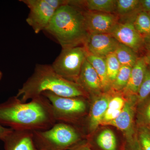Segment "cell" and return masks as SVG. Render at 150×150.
Segmentation results:
<instances>
[{
	"label": "cell",
	"instance_id": "cell-6",
	"mask_svg": "<svg viewBox=\"0 0 150 150\" xmlns=\"http://www.w3.org/2000/svg\"><path fill=\"white\" fill-rule=\"evenodd\" d=\"M87 55V52L83 46L62 48L51 66L60 76L77 83Z\"/></svg>",
	"mask_w": 150,
	"mask_h": 150
},
{
	"label": "cell",
	"instance_id": "cell-11",
	"mask_svg": "<svg viewBox=\"0 0 150 150\" xmlns=\"http://www.w3.org/2000/svg\"><path fill=\"white\" fill-rule=\"evenodd\" d=\"M137 103V96L128 97L123 109L118 117L105 125H110L122 131L126 139L136 135L134 129V118L135 105Z\"/></svg>",
	"mask_w": 150,
	"mask_h": 150
},
{
	"label": "cell",
	"instance_id": "cell-23",
	"mask_svg": "<svg viewBox=\"0 0 150 150\" xmlns=\"http://www.w3.org/2000/svg\"><path fill=\"white\" fill-rule=\"evenodd\" d=\"M132 68L121 66L115 80L111 84V88L117 91H123L129 81Z\"/></svg>",
	"mask_w": 150,
	"mask_h": 150
},
{
	"label": "cell",
	"instance_id": "cell-24",
	"mask_svg": "<svg viewBox=\"0 0 150 150\" xmlns=\"http://www.w3.org/2000/svg\"><path fill=\"white\" fill-rule=\"evenodd\" d=\"M105 60L108 76L112 84V83L115 80L121 66L114 53L108 55L105 57Z\"/></svg>",
	"mask_w": 150,
	"mask_h": 150
},
{
	"label": "cell",
	"instance_id": "cell-10",
	"mask_svg": "<svg viewBox=\"0 0 150 150\" xmlns=\"http://www.w3.org/2000/svg\"><path fill=\"white\" fill-rule=\"evenodd\" d=\"M119 43L110 34L90 33L83 46L88 54L105 58L114 53Z\"/></svg>",
	"mask_w": 150,
	"mask_h": 150
},
{
	"label": "cell",
	"instance_id": "cell-1",
	"mask_svg": "<svg viewBox=\"0 0 150 150\" xmlns=\"http://www.w3.org/2000/svg\"><path fill=\"white\" fill-rule=\"evenodd\" d=\"M56 123L52 105L42 95L28 102L14 96L0 103V125L14 131H44Z\"/></svg>",
	"mask_w": 150,
	"mask_h": 150
},
{
	"label": "cell",
	"instance_id": "cell-31",
	"mask_svg": "<svg viewBox=\"0 0 150 150\" xmlns=\"http://www.w3.org/2000/svg\"><path fill=\"white\" fill-rule=\"evenodd\" d=\"M146 40V45L145 48L146 53L144 56L147 63L148 67L150 68V39Z\"/></svg>",
	"mask_w": 150,
	"mask_h": 150
},
{
	"label": "cell",
	"instance_id": "cell-7",
	"mask_svg": "<svg viewBox=\"0 0 150 150\" xmlns=\"http://www.w3.org/2000/svg\"><path fill=\"white\" fill-rule=\"evenodd\" d=\"M29 9L26 22L36 34L44 31L57 10L49 0H21Z\"/></svg>",
	"mask_w": 150,
	"mask_h": 150
},
{
	"label": "cell",
	"instance_id": "cell-18",
	"mask_svg": "<svg viewBox=\"0 0 150 150\" xmlns=\"http://www.w3.org/2000/svg\"><path fill=\"white\" fill-rule=\"evenodd\" d=\"M140 0H117L115 14L119 18H128L126 21L133 22L137 14L140 12Z\"/></svg>",
	"mask_w": 150,
	"mask_h": 150
},
{
	"label": "cell",
	"instance_id": "cell-9",
	"mask_svg": "<svg viewBox=\"0 0 150 150\" xmlns=\"http://www.w3.org/2000/svg\"><path fill=\"white\" fill-rule=\"evenodd\" d=\"M83 11L86 27L89 34H110L119 22V17L115 13Z\"/></svg>",
	"mask_w": 150,
	"mask_h": 150
},
{
	"label": "cell",
	"instance_id": "cell-29",
	"mask_svg": "<svg viewBox=\"0 0 150 150\" xmlns=\"http://www.w3.org/2000/svg\"><path fill=\"white\" fill-rule=\"evenodd\" d=\"M66 150H93L88 143L80 142Z\"/></svg>",
	"mask_w": 150,
	"mask_h": 150
},
{
	"label": "cell",
	"instance_id": "cell-14",
	"mask_svg": "<svg viewBox=\"0 0 150 150\" xmlns=\"http://www.w3.org/2000/svg\"><path fill=\"white\" fill-rule=\"evenodd\" d=\"M77 83L86 93H98L102 90L98 75L86 59L84 62Z\"/></svg>",
	"mask_w": 150,
	"mask_h": 150
},
{
	"label": "cell",
	"instance_id": "cell-25",
	"mask_svg": "<svg viewBox=\"0 0 150 150\" xmlns=\"http://www.w3.org/2000/svg\"><path fill=\"white\" fill-rule=\"evenodd\" d=\"M150 95V68L148 67L137 95V103H142Z\"/></svg>",
	"mask_w": 150,
	"mask_h": 150
},
{
	"label": "cell",
	"instance_id": "cell-16",
	"mask_svg": "<svg viewBox=\"0 0 150 150\" xmlns=\"http://www.w3.org/2000/svg\"><path fill=\"white\" fill-rule=\"evenodd\" d=\"M116 0L77 1V6L83 10L91 11L115 13Z\"/></svg>",
	"mask_w": 150,
	"mask_h": 150
},
{
	"label": "cell",
	"instance_id": "cell-21",
	"mask_svg": "<svg viewBox=\"0 0 150 150\" xmlns=\"http://www.w3.org/2000/svg\"><path fill=\"white\" fill-rule=\"evenodd\" d=\"M96 144L100 150H118L116 137L110 129H105L98 135L96 138Z\"/></svg>",
	"mask_w": 150,
	"mask_h": 150
},
{
	"label": "cell",
	"instance_id": "cell-32",
	"mask_svg": "<svg viewBox=\"0 0 150 150\" xmlns=\"http://www.w3.org/2000/svg\"><path fill=\"white\" fill-rule=\"evenodd\" d=\"M10 128H7L0 125V140L3 141L5 137L12 131Z\"/></svg>",
	"mask_w": 150,
	"mask_h": 150
},
{
	"label": "cell",
	"instance_id": "cell-20",
	"mask_svg": "<svg viewBox=\"0 0 150 150\" xmlns=\"http://www.w3.org/2000/svg\"><path fill=\"white\" fill-rule=\"evenodd\" d=\"M125 101L126 100L120 96L111 98L107 110L103 118L101 125H105L108 122L113 121L117 118L123 109Z\"/></svg>",
	"mask_w": 150,
	"mask_h": 150
},
{
	"label": "cell",
	"instance_id": "cell-2",
	"mask_svg": "<svg viewBox=\"0 0 150 150\" xmlns=\"http://www.w3.org/2000/svg\"><path fill=\"white\" fill-rule=\"evenodd\" d=\"M45 92L65 97L85 96L86 93L76 83L65 79L54 71L51 65L37 64L33 74L19 89L16 95L27 102Z\"/></svg>",
	"mask_w": 150,
	"mask_h": 150
},
{
	"label": "cell",
	"instance_id": "cell-26",
	"mask_svg": "<svg viewBox=\"0 0 150 150\" xmlns=\"http://www.w3.org/2000/svg\"><path fill=\"white\" fill-rule=\"evenodd\" d=\"M137 136L142 150H150V128L139 126Z\"/></svg>",
	"mask_w": 150,
	"mask_h": 150
},
{
	"label": "cell",
	"instance_id": "cell-3",
	"mask_svg": "<svg viewBox=\"0 0 150 150\" xmlns=\"http://www.w3.org/2000/svg\"><path fill=\"white\" fill-rule=\"evenodd\" d=\"M62 48L83 46L88 33L84 11L69 4L59 8L44 30Z\"/></svg>",
	"mask_w": 150,
	"mask_h": 150
},
{
	"label": "cell",
	"instance_id": "cell-30",
	"mask_svg": "<svg viewBox=\"0 0 150 150\" xmlns=\"http://www.w3.org/2000/svg\"><path fill=\"white\" fill-rule=\"evenodd\" d=\"M139 9L141 12L150 13V0H140Z\"/></svg>",
	"mask_w": 150,
	"mask_h": 150
},
{
	"label": "cell",
	"instance_id": "cell-15",
	"mask_svg": "<svg viewBox=\"0 0 150 150\" xmlns=\"http://www.w3.org/2000/svg\"><path fill=\"white\" fill-rule=\"evenodd\" d=\"M111 98L109 94L103 93L93 103L88 117V128L91 131H94L101 124Z\"/></svg>",
	"mask_w": 150,
	"mask_h": 150
},
{
	"label": "cell",
	"instance_id": "cell-33",
	"mask_svg": "<svg viewBox=\"0 0 150 150\" xmlns=\"http://www.w3.org/2000/svg\"><path fill=\"white\" fill-rule=\"evenodd\" d=\"M3 76V73L1 71H0V81H1V80L2 79Z\"/></svg>",
	"mask_w": 150,
	"mask_h": 150
},
{
	"label": "cell",
	"instance_id": "cell-8",
	"mask_svg": "<svg viewBox=\"0 0 150 150\" xmlns=\"http://www.w3.org/2000/svg\"><path fill=\"white\" fill-rule=\"evenodd\" d=\"M119 43L138 53L145 50L146 40L134 27L133 22H118L110 33Z\"/></svg>",
	"mask_w": 150,
	"mask_h": 150
},
{
	"label": "cell",
	"instance_id": "cell-5",
	"mask_svg": "<svg viewBox=\"0 0 150 150\" xmlns=\"http://www.w3.org/2000/svg\"><path fill=\"white\" fill-rule=\"evenodd\" d=\"M42 95L51 103L56 122L69 124V122H76L86 112L87 104L84 96L65 97L50 92H45Z\"/></svg>",
	"mask_w": 150,
	"mask_h": 150
},
{
	"label": "cell",
	"instance_id": "cell-4",
	"mask_svg": "<svg viewBox=\"0 0 150 150\" xmlns=\"http://www.w3.org/2000/svg\"><path fill=\"white\" fill-rule=\"evenodd\" d=\"M38 150H66L79 143L81 135L72 125L56 122L47 130L33 132Z\"/></svg>",
	"mask_w": 150,
	"mask_h": 150
},
{
	"label": "cell",
	"instance_id": "cell-27",
	"mask_svg": "<svg viewBox=\"0 0 150 150\" xmlns=\"http://www.w3.org/2000/svg\"><path fill=\"white\" fill-rule=\"evenodd\" d=\"M143 105L139 112V123L140 126H146L150 129V98Z\"/></svg>",
	"mask_w": 150,
	"mask_h": 150
},
{
	"label": "cell",
	"instance_id": "cell-22",
	"mask_svg": "<svg viewBox=\"0 0 150 150\" xmlns=\"http://www.w3.org/2000/svg\"><path fill=\"white\" fill-rule=\"evenodd\" d=\"M137 31L145 38L150 39V16L147 13L140 12L133 21Z\"/></svg>",
	"mask_w": 150,
	"mask_h": 150
},
{
	"label": "cell",
	"instance_id": "cell-13",
	"mask_svg": "<svg viewBox=\"0 0 150 150\" xmlns=\"http://www.w3.org/2000/svg\"><path fill=\"white\" fill-rule=\"evenodd\" d=\"M148 67L144 56L139 57L136 64L132 67L129 81L123 91V93L128 97L137 96Z\"/></svg>",
	"mask_w": 150,
	"mask_h": 150
},
{
	"label": "cell",
	"instance_id": "cell-28",
	"mask_svg": "<svg viewBox=\"0 0 150 150\" xmlns=\"http://www.w3.org/2000/svg\"><path fill=\"white\" fill-rule=\"evenodd\" d=\"M123 150H142L137 139V134L132 138L126 139Z\"/></svg>",
	"mask_w": 150,
	"mask_h": 150
},
{
	"label": "cell",
	"instance_id": "cell-34",
	"mask_svg": "<svg viewBox=\"0 0 150 150\" xmlns=\"http://www.w3.org/2000/svg\"><path fill=\"white\" fill-rule=\"evenodd\" d=\"M149 15L150 16V13H149Z\"/></svg>",
	"mask_w": 150,
	"mask_h": 150
},
{
	"label": "cell",
	"instance_id": "cell-19",
	"mask_svg": "<svg viewBox=\"0 0 150 150\" xmlns=\"http://www.w3.org/2000/svg\"><path fill=\"white\" fill-rule=\"evenodd\" d=\"M114 53L121 66L132 68L139 57L134 50L120 43L118 44Z\"/></svg>",
	"mask_w": 150,
	"mask_h": 150
},
{
	"label": "cell",
	"instance_id": "cell-17",
	"mask_svg": "<svg viewBox=\"0 0 150 150\" xmlns=\"http://www.w3.org/2000/svg\"><path fill=\"white\" fill-rule=\"evenodd\" d=\"M86 60L98 75L101 82L102 90L108 91L111 88V83L108 76L105 58L94 56L87 53Z\"/></svg>",
	"mask_w": 150,
	"mask_h": 150
},
{
	"label": "cell",
	"instance_id": "cell-12",
	"mask_svg": "<svg viewBox=\"0 0 150 150\" xmlns=\"http://www.w3.org/2000/svg\"><path fill=\"white\" fill-rule=\"evenodd\" d=\"M5 150H38L32 131L13 130L3 139Z\"/></svg>",
	"mask_w": 150,
	"mask_h": 150
}]
</instances>
